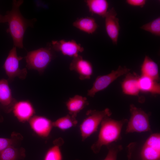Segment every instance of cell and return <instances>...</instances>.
I'll return each instance as SVG.
<instances>
[{"mask_svg":"<svg viewBox=\"0 0 160 160\" xmlns=\"http://www.w3.org/2000/svg\"><path fill=\"white\" fill-rule=\"evenodd\" d=\"M125 77L121 84V88L124 94L130 95L137 96L140 90L138 78L139 76L136 73L129 72L126 74Z\"/></svg>","mask_w":160,"mask_h":160,"instance_id":"cell-15","label":"cell"},{"mask_svg":"<svg viewBox=\"0 0 160 160\" xmlns=\"http://www.w3.org/2000/svg\"><path fill=\"white\" fill-rule=\"evenodd\" d=\"M12 111L18 120L22 123L29 121L35 112L33 105L28 100L17 101Z\"/></svg>","mask_w":160,"mask_h":160,"instance_id":"cell-13","label":"cell"},{"mask_svg":"<svg viewBox=\"0 0 160 160\" xmlns=\"http://www.w3.org/2000/svg\"><path fill=\"white\" fill-rule=\"evenodd\" d=\"M21 139L18 134L13 133L10 138H0V152L8 147L14 146Z\"/></svg>","mask_w":160,"mask_h":160,"instance_id":"cell-25","label":"cell"},{"mask_svg":"<svg viewBox=\"0 0 160 160\" xmlns=\"http://www.w3.org/2000/svg\"><path fill=\"white\" fill-rule=\"evenodd\" d=\"M53 57V53L50 47L29 52L25 57L26 67L29 69L37 70L41 74Z\"/></svg>","mask_w":160,"mask_h":160,"instance_id":"cell-5","label":"cell"},{"mask_svg":"<svg viewBox=\"0 0 160 160\" xmlns=\"http://www.w3.org/2000/svg\"><path fill=\"white\" fill-rule=\"evenodd\" d=\"M89 104L86 97L79 95L70 97L66 103L69 114L76 117L78 113Z\"/></svg>","mask_w":160,"mask_h":160,"instance_id":"cell-16","label":"cell"},{"mask_svg":"<svg viewBox=\"0 0 160 160\" xmlns=\"http://www.w3.org/2000/svg\"><path fill=\"white\" fill-rule=\"evenodd\" d=\"M23 57L17 56L16 47L14 46L10 51L3 65L9 81L18 77L21 79L25 78L27 73L26 68L21 69L19 66L20 61Z\"/></svg>","mask_w":160,"mask_h":160,"instance_id":"cell-8","label":"cell"},{"mask_svg":"<svg viewBox=\"0 0 160 160\" xmlns=\"http://www.w3.org/2000/svg\"><path fill=\"white\" fill-rule=\"evenodd\" d=\"M23 2L22 0H13L12 9L5 15L9 26L7 32L12 37L14 46L20 49L23 47V39L27 28L33 25L32 20L25 19L20 12L19 7Z\"/></svg>","mask_w":160,"mask_h":160,"instance_id":"cell-1","label":"cell"},{"mask_svg":"<svg viewBox=\"0 0 160 160\" xmlns=\"http://www.w3.org/2000/svg\"><path fill=\"white\" fill-rule=\"evenodd\" d=\"M117 15L116 11L113 7L108 10L104 17L106 33L114 44H117L120 28Z\"/></svg>","mask_w":160,"mask_h":160,"instance_id":"cell-10","label":"cell"},{"mask_svg":"<svg viewBox=\"0 0 160 160\" xmlns=\"http://www.w3.org/2000/svg\"><path fill=\"white\" fill-rule=\"evenodd\" d=\"M130 117L127 122L126 133L134 132H151L149 123V114L132 104L130 106Z\"/></svg>","mask_w":160,"mask_h":160,"instance_id":"cell-6","label":"cell"},{"mask_svg":"<svg viewBox=\"0 0 160 160\" xmlns=\"http://www.w3.org/2000/svg\"><path fill=\"white\" fill-rule=\"evenodd\" d=\"M17 102L12 97L7 80L4 79L0 80V103L4 106L6 112L9 113L12 111Z\"/></svg>","mask_w":160,"mask_h":160,"instance_id":"cell-14","label":"cell"},{"mask_svg":"<svg viewBox=\"0 0 160 160\" xmlns=\"http://www.w3.org/2000/svg\"><path fill=\"white\" fill-rule=\"evenodd\" d=\"M127 160H160V134L151 135L142 147H129Z\"/></svg>","mask_w":160,"mask_h":160,"instance_id":"cell-3","label":"cell"},{"mask_svg":"<svg viewBox=\"0 0 160 160\" xmlns=\"http://www.w3.org/2000/svg\"><path fill=\"white\" fill-rule=\"evenodd\" d=\"M89 11L104 18L108 11L109 4L106 0H87L85 1Z\"/></svg>","mask_w":160,"mask_h":160,"instance_id":"cell-20","label":"cell"},{"mask_svg":"<svg viewBox=\"0 0 160 160\" xmlns=\"http://www.w3.org/2000/svg\"><path fill=\"white\" fill-rule=\"evenodd\" d=\"M7 22V18L5 15L3 16L0 14V23Z\"/></svg>","mask_w":160,"mask_h":160,"instance_id":"cell-28","label":"cell"},{"mask_svg":"<svg viewBox=\"0 0 160 160\" xmlns=\"http://www.w3.org/2000/svg\"><path fill=\"white\" fill-rule=\"evenodd\" d=\"M63 143V140L61 138L56 140L54 145L47 151L44 160H62V155L60 147Z\"/></svg>","mask_w":160,"mask_h":160,"instance_id":"cell-23","label":"cell"},{"mask_svg":"<svg viewBox=\"0 0 160 160\" xmlns=\"http://www.w3.org/2000/svg\"><path fill=\"white\" fill-rule=\"evenodd\" d=\"M140 91L153 94H159L160 85L156 81L148 77L141 75L138 78Z\"/></svg>","mask_w":160,"mask_h":160,"instance_id":"cell-19","label":"cell"},{"mask_svg":"<svg viewBox=\"0 0 160 160\" xmlns=\"http://www.w3.org/2000/svg\"><path fill=\"white\" fill-rule=\"evenodd\" d=\"M106 146L108 152L103 160H116L118 153L123 149L122 146L113 143Z\"/></svg>","mask_w":160,"mask_h":160,"instance_id":"cell-26","label":"cell"},{"mask_svg":"<svg viewBox=\"0 0 160 160\" xmlns=\"http://www.w3.org/2000/svg\"><path fill=\"white\" fill-rule=\"evenodd\" d=\"M77 123L76 117L68 114L53 122L52 124L53 127L65 131L75 126Z\"/></svg>","mask_w":160,"mask_h":160,"instance_id":"cell-22","label":"cell"},{"mask_svg":"<svg viewBox=\"0 0 160 160\" xmlns=\"http://www.w3.org/2000/svg\"><path fill=\"white\" fill-rule=\"evenodd\" d=\"M25 156L24 149L15 148L14 146H10L0 152V160H19Z\"/></svg>","mask_w":160,"mask_h":160,"instance_id":"cell-21","label":"cell"},{"mask_svg":"<svg viewBox=\"0 0 160 160\" xmlns=\"http://www.w3.org/2000/svg\"><path fill=\"white\" fill-rule=\"evenodd\" d=\"M112 113L109 109L106 108L102 111L89 110L86 113V117L80 126L82 141L96 132L99 126L107 116H110Z\"/></svg>","mask_w":160,"mask_h":160,"instance_id":"cell-4","label":"cell"},{"mask_svg":"<svg viewBox=\"0 0 160 160\" xmlns=\"http://www.w3.org/2000/svg\"><path fill=\"white\" fill-rule=\"evenodd\" d=\"M76 160H80L78 159H76Z\"/></svg>","mask_w":160,"mask_h":160,"instance_id":"cell-29","label":"cell"},{"mask_svg":"<svg viewBox=\"0 0 160 160\" xmlns=\"http://www.w3.org/2000/svg\"><path fill=\"white\" fill-rule=\"evenodd\" d=\"M52 122L43 116H34L29 120L32 129L38 136L46 137L49 135L53 126Z\"/></svg>","mask_w":160,"mask_h":160,"instance_id":"cell-12","label":"cell"},{"mask_svg":"<svg viewBox=\"0 0 160 160\" xmlns=\"http://www.w3.org/2000/svg\"><path fill=\"white\" fill-rule=\"evenodd\" d=\"M140 28L158 36H160V17L142 25Z\"/></svg>","mask_w":160,"mask_h":160,"instance_id":"cell-24","label":"cell"},{"mask_svg":"<svg viewBox=\"0 0 160 160\" xmlns=\"http://www.w3.org/2000/svg\"><path fill=\"white\" fill-rule=\"evenodd\" d=\"M69 69L76 71L81 80L89 79L93 73V68L91 63L83 59L81 55L73 57L70 63Z\"/></svg>","mask_w":160,"mask_h":160,"instance_id":"cell-11","label":"cell"},{"mask_svg":"<svg viewBox=\"0 0 160 160\" xmlns=\"http://www.w3.org/2000/svg\"><path fill=\"white\" fill-rule=\"evenodd\" d=\"M51 46L54 50L60 52L64 55L73 57L78 56L79 53L84 51V48L81 45L74 40H53L52 41Z\"/></svg>","mask_w":160,"mask_h":160,"instance_id":"cell-9","label":"cell"},{"mask_svg":"<svg viewBox=\"0 0 160 160\" xmlns=\"http://www.w3.org/2000/svg\"><path fill=\"white\" fill-rule=\"evenodd\" d=\"M141 75L158 81L159 79V67L157 64L149 57L146 55L141 67Z\"/></svg>","mask_w":160,"mask_h":160,"instance_id":"cell-17","label":"cell"},{"mask_svg":"<svg viewBox=\"0 0 160 160\" xmlns=\"http://www.w3.org/2000/svg\"><path fill=\"white\" fill-rule=\"evenodd\" d=\"M146 0H127L126 2L129 5L133 7H143L145 5Z\"/></svg>","mask_w":160,"mask_h":160,"instance_id":"cell-27","label":"cell"},{"mask_svg":"<svg viewBox=\"0 0 160 160\" xmlns=\"http://www.w3.org/2000/svg\"><path fill=\"white\" fill-rule=\"evenodd\" d=\"M110 117H105L102 121L97 140L91 146V150L95 154L99 152L103 146L120 140L123 127L128 121L126 119L117 120Z\"/></svg>","mask_w":160,"mask_h":160,"instance_id":"cell-2","label":"cell"},{"mask_svg":"<svg viewBox=\"0 0 160 160\" xmlns=\"http://www.w3.org/2000/svg\"><path fill=\"white\" fill-rule=\"evenodd\" d=\"M73 25L80 31L89 34L94 33L98 27L95 19L89 17L78 19L73 23Z\"/></svg>","mask_w":160,"mask_h":160,"instance_id":"cell-18","label":"cell"},{"mask_svg":"<svg viewBox=\"0 0 160 160\" xmlns=\"http://www.w3.org/2000/svg\"><path fill=\"white\" fill-rule=\"evenodd\" d=\"M130 71V69L126 67L119 65L116 70H112L109 74L98 76L92 88L88 90L87 95L94 97L97 93L105 89L117 78L126 74Z\"/></svg>","mask_w":160,"mask_h":160,"instance_id":"cell-7","label":"cell"}]
</instances>
